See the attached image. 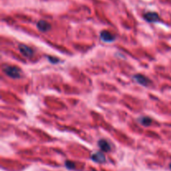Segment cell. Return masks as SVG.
Wrapping results in <instances>:
<instances>
[{"label": "cell", "instance_id": "cell-8", "mask_svg": "<svg viewBox=\"0 0 171 171\" xmlns=\"http://www.w3.org/2000/svg\"><path fill=\"white\" fill-rule=\"evenodd\" d=\"M98 145L100 147V149L104 152H109L111 150L110 144L105 139H100L98 142Z\"/></svg>", "mask_w": 171, "mask_h": 171}, {"label": "cell", "instance_id": "cell-5", "mask_svg": "<svg viewBox=\"0 0 171 171\" xmlns=\"http://www.w3.org/2000/svg\"><path fill=\"white\" fill-rule=\"evenodd\" d=\"M37 28L43 33H46L51 29V25L44 20H39V22L37 23Z\"/></svg>", "mask_w": 171, "mask_h": 171}, {"label": "cell", "instance_id": "cell-2", "mask_svg": "<svg viewBox=\"0 0 171 171\" xmlns=\"http://www.w3.org/2000/svg\"><path fill=\"white\" fill-rule=\"evenodd\" d=\"M134 79L135 80L136 82L139 83L140 85L143 86V87H147L151 83V81L145 76H143L142 75H135L134 76Z\"/></svg>", "mask_w": 171, "mask_h": 171}, {"label": "cell", "instance_id": "cell-10", "mask_svg": "<svg viewBox=\"0 0 171 171\" xmlns=\"http://www.w3.org/2000/svg\"><path fill=\"white\" fill-rule=\"evenodd\" d=\"M65 166L69 169H73L75 168V164L74 162H71V161H66L65 162Z\"/></svg>", "mask_w": 171, "mask_h": 171}, {"label": "cell", "instance_id": "cell-7", "mask_svg": "<svg viewBox=\"0 0 171 171\" xmlns=\"http://www.w3.org/2000/svg\"><path fill=\"white\" fill-rule=\"evenodd\" d=\"M91 159L93 161L96 162V163H105V155H104V153L100 151L95 152L91 155Z\"/></svg>", "mask_w": 171, "mask_h": 171}, {"label": "cell", "instance_id": "cell-11", "mask_svg": "<svg viewBox=\"0 0 171 171\" xmlns=\"http://www.w3.org/2000/svg\"><path fill=\"white\" fill-rule=\"evenodd\" d=\"M47 58L51 63H53V64H56V63H58V62H59V60H58V58H53V57H50V56H48Z\"/></svg>", "mask_w": 171, "mask_h": 171}, {"label": "cell", "instance_id": "cell-6", "mask_svg": "<svg viewBox=\"0 0 171 171\" xmlns=\"http://www.w3.org/2000/svg\"><path fill=\"white\" fill-rule=\"evenodd\" d=\"M144 19L146 20L147 22L149 23H155L159 21L160 19V17H159V14L157 13H155V12H149L147 14H144Z\"/></svg>", "mask_w": 171, "mask_h": 171}, {"label": "cell", "instance_id": "cell-3", "mask_svg": "<svg viewBox=\"0 0 171 171\" xmlns=\"http://www.w3.org/2000/svg\"><path fill=\"white\" fill-rule=\"evenodd\" d=\"M19 49L20 53H22L23 55L27 57V58H30L33 55V50L30 47L25 45V44H19Z\"/></svg>", "mask_w": 171, "mask_h": 171}, {"label": "cell", "instance_id": "cell-1", "mask_svg": "<svg viewBox=\"0 0 171 171\" xmlns=\"http://www.w3.org/2000/svg\"><path fill=\"white\" fill-rule=\"evenodd\" d=\"M3 71L7 76L12 79H19L21 77V70L16 66L3 65Z\"/></svg>", "mask_w": 171, "mask_h": 171}, {"label": "cell", "instance_id": "cell-9", "mask_svg": "<svg viewBox=\"0 0 171 171\" xmlns=\"http://www.w3.org/2000/svg\"><path fill=\"white\" fill-rule=\"evenodd\" d=\"M139 122L143 126H149L152 124V119L149 117H141L139 119Z\"/></svg>", "mask_w": 171, "mask_h": 171}, {"label": "cell", "instance_id": "cell-12", "mask_svg": "<svg viewBox=\"0 0 171 171\" xmlns=\"http://www.w3.org/2000/svg\"><path fill=\"white\" fill-rule=\"evenodd\" d=\"M169 169H171V164H170V165H169Z\"/></svg>", "mask_w": 171, "mask_h": 171}, {"label": "cell", "instance_id": "cell-4", "mask_svg": "<svg viewBox=\"0 0 171 171\" xmlns=\"http://www.w3.org/2000/svg\"><path fill=\"white\" fill-rule=\"evenodd\" d=\"M100 39L102 40V41L105 42V43H112V42L114 41V39H115V37L114 35H113L110 32H109V31H102L101 33H100Z\"/></svg>", "mask_w": 171, "mask_h": 171}]
</instances>
